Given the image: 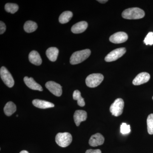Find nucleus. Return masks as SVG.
Wrapping results in <instances>:
<instances>
[{"mask_svg": "<svg viewBox=\"0 0 153 153\" xmlns=\"http://www.w3.org/2000/svg\"><path fill=\"white\" fill-rule=\"evenodd\" d=\"M16 116L18 117V116H19V115H17Z\"/></svg>", "mask_w": 153, "mask_h": 153, "instance_id": "30", "label": "nucleus"}, {"mask_svg": "<svg viewBox=\"0 0 153 153\" xmlns=\"http://www.w3.org/2000/svg\"><path fill=\"white\" fill-rule=\"evenodd\" d=\"M20 153H29L27 151L24 150V151H22V152H20Z\"/></svg>", "mask_w": 153, "mask_h": 153, "instance_id": "29", "label": "nucleus"}, {"mask_svg": "<svg viewBox=\"0 0 153 153\" xmlns=\"http://www.w3.org/2000/svg\"><path fill=\"white\" fill-rule=\"evenodd\" d=\"M6 30V26L4 22L1 21L0 22V34L2 35L5 32Z\"/></svg>", "mask_w": 153, "mask_h": 153, "instance_id": "26", "label": "nucleus"}, {"mask_svg": "<svg viewBox=\"0 0 153 153\" xmlns=\"http://www.w3.org/2000/svg\"><path fill=\"white\" fill-rule=\"evenodd\" d=\"M32 102L34 106L42 109H46V108L54 107L55 106L54 104L52 102L45 101V100H34Z\"/></svg>", "mask_w": 153, "mask_h": 153, "instance_id": "15", "label": "nucleus"}, {"mask_svg": "<svg viewBox=\"0 0 153 153\" xmlns=\"http://www.w3.org/2000/svg\"><path fill=\"white\" fill-rule=\"evenodd\" d=\"M124 102L121 98H117L111 105L110 107V111L113 115L118 117L123 112Z\"/></svg>", "mask_w": 153, "mask_h": 153, "instance_id": "5", "label": "nucleus"}, {"mask_svg": "<svg viewBox=\"0 0 153 153\" xmlns=\"http://www.w3.org/2000/svg\"><path fill=\"white\" fill-rule=\"evenodd\" d=\"M108 1H107V0H98L97 1L101 3V4H105V3H106Z\"/></svg>", "mask_w": 153, "mask_h": 153, "instance_id": "28", "label": "nucleus"}, {"mask_svg": "<svg viewBox=\"0 0 153 153\" xmlns=\"http://www.w3.org/2000/svg\"><path fill=\"white\" fill-rule=\"evenodd\" d=\"M91 53L90 49H85L74 52L71 55L70 63L72 65L79 64L87 59Z\"/></svg>", "mask_w": 153, "mask_h": 153, "instance_id": "2", "label": "nucleus"}, {"mask_svg": "<svg viewBox=\"0 0 153 153\" xmlns=\"http://www.w3.org/2000/svg\"><path fill=\"white\" fill-rule=\"evenodd\" d=\"M144 11L139 8L133 7L127 9L122 14L123 18L129 20L142 19L145 16Z\"/></svg>", "mask_w": 153, "mask_h": 153, "instance_id": "1", "label": "nucleus"}, {"mask_svg": "<svg viewBox=\"0 0 153 153\" xmlns=\"http://www.w3.org/2000/svg\"><path fill=\"white\" fill-rule=\"evenodd\" d=\"M19 6L16 4L13 3H7L5 6V10L8 13L14 14L19 10Z\"/></svg>", "mask_w": 153, "mask_h": 153, "instance_id": "22", "label": "nucleus"}, {"mask_svg": "<svg viewBox=\"0 0 153 153\" xmlns=\"http://www.w3.org/2000/svg\"><path fill=\"white\" fill-rule=\"evenodd\" d=\"M29 60L31 63L39 66L42 63V60L39 53L37 51L33 50L30 52L29 55Z\"/></svg>", "mask_w": 153, "mask_h": 153, "instance_id": "16", "label": "nucleus"}, {"mask_svg": "<svg viewBox=\"0 0 153 153\" xmlns=\"http://www.w3.org/2000/svg\"><path fill=\"white\" fill-rule=\"evenodd\" d=\"M105 138L101 134L97 133L91 136L89 140V144L91 146L96 147L103 144Z\"/></svg>", "mask_w": 153, "mask_h": 153, "instance_id": "11", "label": "nucleus"}, {"mask_svg": "<svg viewBox=\"0 0 153 153\" xmlns=\"http://www.w3.org/2000/svg\"><path fill=\"white\" fill-rule=\"evenodd\" d=\"M46 55L50 61L54 62L57 60L59 54V50L56 47H50L46 51Z\"/></svg>", "mask_w": 153, "mask_h": 153, "instance_id": "17", "label": "nucleus"}, {"mask_svg": "<svg viewBox=\"0 0 153 153\" xmlns=\"http://www.w3.org/2000/svg\"><path fill=\"white\" fill-rule=\"evenodd\" d=\"M144 42L146 45H149L152 46L153 45V33L150 32L148 33V35L146 36Z\"/></svg>", "mask_w": 153, "mask_h": 153, "instance_id": "25", "label": "nucleus"}, {"mask_svg": "<svg viewBox=\"0 0 153 153\" xmlns=\"http://www.w3.org/2000/svg\"><path fill=\"white\" fill-rule=\"evenodd\" d=\"M73 17V13L71 11H65L60 15L59 21L61 24H64L68 23Z\"/></svg>", "mask_w": 153, "mask_h": 153, "instance_id": "19", "label": "nucleus"}, {"mask_svg": "<svg viewBox=\"0 0 153 153\" xmlns=\"http://www.w3.org/2000/svg\"><path fill=\"white\" fill-rule=\"evenodd\" d=\"M128 36L125 32H119L110 36L109 41L114 44H118L124 43L127 41Z\"/></svg>", "mask_w": 153, "mask_h": 153, "instance_id": "9", "label": "nucleus"}, {"mask_svg": "<svg viewBox=\"0 0 153 153\" xmlns=\"http://www.w3.org/2000/svg\"><path fill=\"white\" fill-rule=\"evenodd\" d=\"M147 124L148 133L150 134H153V114H151L148 117Z\"/></svg>", "mask_w": 153, "mask_h": 153, "instance_id": "23", "label": "nucleus"}, {"mask_svg": "<svg viewBox=\"0 0 153 153\" xmlns=\"http://www.w3.org/2000/svg\"><path fill=\"white\" fill-rule=\"evenodd\" d=\"M0 75L3 82L9 88H12L14 86L15 82L13 76L4 66L1 67L0 69Z\"/></svg>", "mask_w": 153, "mask_h": 153, "instance_id": "6", "label": "nucleus"}, {"mask_svg": "<svg viewBox=\"0 0 153 153\" xmlns=\"http://www.w3.org/2000/svg\"><path fill=\"white\" fill-rule=\"evenodd\" d=\"M45 86L54 95L57 97H60L62 95V86L58 83L54 81H50L46 83Z\"/></svg>", "mask_w": 153, "mask_h": 153, "instance_id": "8", "label": "nucleus"}, {"mask_svg": "<svg viewBox=\"0 0 153 153\" xmlns=\"http://www.w3.org/2000/svg\"><path fill=\"white\" fill-rule=\"evenodd\" d=\"M131 131L130 126L126 123H123L120 126V132L123 134L129 133Z\"/></svg>", "mask_w": 153, "mask_h": 153, "instance_id": "24", "label": "nucleus"}, {"mask_svg": "<svg viewBox=\"0 0 153 153\" xmlns=\"http://www.w3.org/2000/svg\"><path fill=\"white\" fill-rule=\"evenodd\" d=\"M26 85L29 88L34 90H38L39 91H42L43 88L40 84L36 82L34 79L32 77H28V76H25L24 79Z\"/></svg>", "mask_w": 153, "mask_h": 153, "instance_id": "13", "label": "nucleus"}, {"mask_svg": "<svg viewBox=\"0 0 153 153\" xmlns=\"http://www.w3.org/2000/svg\"><path fill=\"white\" fill-rule=\"evenodd\" d=\"M73 98L74 100H77V104L79 106L83 107L85 106V102L84 99L81 96V93L79 90H75L73 94Z\"/></svg>", "mask_w": 153, "mask_h": 153, "instance_id": "21", "label": "nucleus"}, {"mask_svg": "<svg viewBox=\"0 0 153 153\" xmlns=\"http://www.w3.org/2000/svg\"><path fill=\"white\" fill-rule=\"evenodd\" d=\"M87 114L84 110H76L74 112V119L75 124L78 126L82 121H84L87 119Z\"/></svg>", "mask_w": 153, "mask_h": 153, "instance_id": "12", "label": "nucleus"}, {"mask_svg": "<svg viewBox=\"0 0 153 153\" xmlns=\"http://www.w3.org/2000/svg\"><path fill=\"white\" fill-rule=\"evenodd\" d=\"M24 28L25 32L27 33H33L37 30L38 28V25L36 22L33 21H28L25 22Z\"/></svg>", "mask_w": 153, "mask_h": 153, "instance_id": "20", "label": "nucleus"}, {"mask_svg": "<svg viewBox=\"0 0 153 153\" xmlns=\"http://www.w3.org/2000/svg\"><path fill=\"white\" fill-rule=\"evenodd\" d=\"M16 111V106L12 102H9L4 108V112L7 116H10Z\"/></svg>", "mask_w": 153, "mask_h": 153, "instance_id": "18", "label": "nucleus"}, {"mask_svg": "<svg viewBox=\"0 0 153 153\" xmlns=\"http://www.w3.org/2000/svg\"><path fill=\"white\" fill-rule=\"evenodd\" d=\"M88 23L85 21L78 22L73 25L71 31L74 34H79L84 32L88 27Z\"/></svg>", "mask_w": 153, "mask_h": 153, "instance_id": "14", "label": "nucleus"}, {"mask_svg": "<svg viewBox=\"0 0 153 153\" xmlns=\"http://www.w3.org/2000/svg\"><path fill=\"white\" fill-rule=\"evenodd\" d=\"M72 140V136L68 132L59 133L55 137V141L61 147L68 146L71 143Z\"/></svg>", "mask_w": 153, "mask_h": 153, "instance_id": "3", "label": "nucleus"}, {"mask_svg": "<svg viewBox=\"0 0 153 153\" xmlns=\"http://www.w3.org/2000/svg\"><path fill=\"white\" fill-rule=\"evenodd\" d=\"M150 79V75L147 72H141L138 74L133 80L134 85H141L148 82Z\"/></svg>", "mask_w": 153, "mask_h": 153, "instance_id": "10", "label": "nucleus"}, {"mask_svg": "<svg viewBox=\"0 0 153 153\" xmlns=\"http://www.w3.org/2000/svg\"><path fill=\"white\" fill-rule=\"evenodd\" d=\"M85 153H102L100 149H88L86 151Z\"/></svg>", "mask_w": 153, "mask_h": 153, "instance_id": "27", "label": "nucleus"}, {"mask_svg": "<svg viewBox=\"0 0 153 153\" xmlns=\"http://www.w3.org/2000/svg\"><path fill=\"white\" fill-rule=\"evenodd\" d=\"M126 52V48L124 47L114 49L106 55L105 60L108 62L115 61L123 56Z\"/></svg>", "mask_w": 153, "mask_h": 153, "instance_id": "7", "label": "nucleus"}, {"mask_svg": "<svg viewBox=\"0 0 153 153\" xmlns=\"http://www.w3.org/2000/svg\"><path fill=\"white\" fill-rule=\"evenodd\" d=\"M104 79V76L100 73L91 74L86 77L85 83L88 87L95 88L98 86Z\"/></svg>", "mask_w": 153, "mask_h": 153, "instance_id": "4", "label": "nucleus"}, {"mask_svg": "<svg viewBox=\"0 0 153 153\" xmlns=\"http://www.w3.org/2000/svg\"><path fill=\"white\" fill-rule=\"evenodd\" d=\"M152 99H153V97H152Z\"/></svg>", "mask_w": 153, "mask_h": 153, "instance_id": "31", "label": "nucleus"}]
</instances>
